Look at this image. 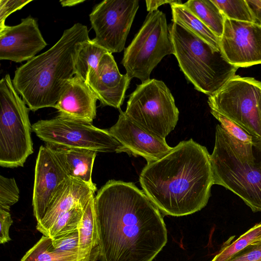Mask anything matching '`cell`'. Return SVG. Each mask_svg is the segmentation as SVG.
Masks as SVG:
<instances>
[{
	"label": "cell",
	"instance_id": "1",
	"mask_svg": "<svg viewBox=\"0 0 261 261\" xmlns=\"http://www.w3.org/2000/svg\"><path fill=\"white\" fill-rule=\"evenodd\" d=\"M94 207L99 261H152L165 246L163 215L134 183L109 180L95 196Z\"/></svg>",
	"mask_w": 261,
	"mask_h": 261
},
{
	"label": "cell",
	"instance_id": "2",
	"mask_svg": "<svg viewBox=\"0 0 261 261\" xmlns=\"http://www.w3.org/2000/svg\"><path fill=\"white\" fill-rule=\"evenodd\" d=\"M143 191L164 215L200 211L214 185L210 154L192 139L180 142L161 159L147 163L139 177Z\"/></svg>",
	"mask_w": 261,
	"mask_h": 261
},
{
	"label": "cell",
	"instance_id": "3",
	"mask_svg": "<svg viewBox=\"0 0 261 261\" xmlns=\"http://www.w3.org/2000/svg\"><path fill=\"white\" fill-rule=\"evenodd\" d=\"M89 39L87 26L75 23L49 49L16 69L13 84L30 110L55 108L66 84L75 75L80 48Z\"/></svg>",
	"mask_w": 261,
	"mask_h": 261
},
{
	"label": "cell",
	"instance_id": "4",
	"mask_svg": "<svg viewBox=\"0 0 261 261\" xmlns=\"http://www.w3.org/2000/svg\"><path fill=\"white\" fill-rule=\"evenodd\" d=\"M210 161L214 185L238 195L253 212H261V141L243 142L218 124Z\"/></svg>",
	"mask_w": 261,
	"mask_h": 261
},
{
	"label": "cell",
	"instance_id": "5",
	"mask_svg": "<svg viewBox=\"0 0 261 261\" xmlns=\"http://www.w3.org/2000/svg\"><path fill=\"white\" fill-rule=\"evenodd\" d=\"M169 27L174 55L196 90L213 95L236 75L238 68L230 64L221 50L175 22Z\"/></svg>",
	"mask_w": 261,
	"mask_h": 261
},
{
	"label": "cell",
	"instance_id": "6",
	"mask_svg": "<svg viewBox=\"0 0 261 261\" xmlns=\"http://www.w3.org/2000/svg\"><path fill=\"white\" fill-rule=\"evenodd\" d=\"M0 165L23 167L33 153L29 109L8 74L0 81Z\"/></svg>",
	"mask_w": 261,
	"mask_h": 261
},
{
	"label": "cell",
	"instance_id": "7",
	"mask_svg": "<svg viewBox=\"0 0 261 261\" xmlns=\"http://www.w3.org/2000/svg\"><path fill=\"white\" fill-rule=\"evenodd\" d=\"M124 112L135 124L165 139L174 129L179 116L169 89L163 81L154 79L137 85Z\"/></svg>",
	"mask_w": 261,
	"mask_h": 261
},
{
	"label": "cell",
	"instance_id": "8",
	"mask_svg": "<svg viewBox=\"0 0 261 261\" xmlns=\"http://www.w3.org/2000/svg\"><path fill=\"white\" fill-rule=\"evenodd\" d=\"M174 53L166 15L149 12L138 33L125 48L121 63L126 74L142 83L150 80L153 69L166 56Z\"/></svg>",
	"mask_w": 261,
	"mask_h": 261
},
{
	"label": "cell",
	"instance_id": "9",
	"mask_svg": "<svg viewBox=\"0 0 261 261\" xmlns=\"http://www.w3.org/2000/svg\"><path fill=\"white\" fill-rule=\"evenodd\" d=\"M32 130L45 144L51 146L131 155L108 129L96 127L87 121L59 115L50 119L37 121L32 125Z\"/></svg>",
	"mask_w": 261,
	"mask_h": 261
},
{
	"label": "cell",
	"instance_id": "10",
	"mask_svg": "<svg viewBox=\"0 0 261 261\" xmlns=\"http://www.w3.org/2000/svg\"><path fill=\"white\" fill-rule=\"evenodd\" d=\"M207 102L211 110L261 141V82L236 74Z\"/></svg>",
	"mask_w": 261,
	"mask_h": 261
},
{
	"label": "cell",
	"instance_id": "11",
	"mask_svg": "<svg viewBox=\"0 0 261 261\" xmlns=\"http://www.w3.org/2000/svg\"><path fill=\"white\" fill-rule=\"evenodd\" d=\"M138 8V0H105L95 5L89 15L93 40L110 53L122 51Z\"/></svg>",
	"mask_w": 261,
	"mask_h": 261
},
{
	"label": "cell",
	"instance_id": "12",
	"mask_svg": "<svg viewBox=\"0 0 261 261\" xmlns=\"http://www.w3.org/2000/svg\"><path fill=\"white\" fill-rule=\"evenodd\" d=\"M220 47L228 62L238 68L261 64V25L225 17Z\"/></svg>",
	"mask_w": 261,
	"mask_h": 261
},
{
	"label": "cell",
	"instance_id": "13",
	"mask_svg": "<svg viewBox=\"0 0 261 261\" xmlns=\"http://www.w3.org/2000/svg\"><path fill=\"white\" fill-rule=\"evenodd\" d=\"M53 150L46 145L40 147L35 168L32 206L39 222L44 216L55 194L69 178Z\"/></svg>",
	"mask_w": 261,
	"mask_h": 261
},
{
	"label": "cell",
	"instance_id": "14",
	"mask_svg": "<svg viewBox=\"0 0 261 261\" xmlns=\"http://www.w3.org/2000/svg\"><path fill=\"white\" fill-rule=\"evenodd\" d=\"M47 45L37 20L31 16L14 26L0 28V60L29 61Z\"/></svg>",
	"mask_w": 261,
	"mask_h": 261
},
{
	"label": "cell",
	"instance_id": "15",
	"mask_svg": "<svg viewBox=\"0 0 261 261\" xmlns=\"http://www.w3.org/2000/svg\"><path fill=\"white\" fill-rule=\"evenodd\" d=\"M116 123L108 130L134 156L144 158L147 163L158 161L173 149L166 139L148 133L129 120L119 109Z\"/></svg>",
	"mask_w": 261,
	"mask_h": 261
},
{
	"label": "cell",
	"instance_id": "16",
	"mask_svg": "<svg viewBox=\"0 0 261 261\" xmlns=\"http://www.w3.org/2000/svg\"><path fill=\"white\" fill-rule=\"evenodd\" d=\"M131 80L126 73H120L114 57L108 52L90 74L87 84L102 106L120 109Z\"/></svg>",
	"mask_w": 261,
	"mask_h": 261
},
{
	"label": "cell",
	"instance_id": "17",
	"mask_svg": "<svg viewBox=\"0 0 261 261\" xmlns=\"http://www.w3.org/2000/svg\"><path fill=\"white\" fill-rule=\"evenodd\" d=\"M96 190L95 184L90 185L69 177L56 192L44 217L37 222V230L45 236L63 214L77 206L85 207Z\"/></svg>",
	"mask_w": 261,
	"mask_h": 261
},
{
	"label": "cell",
	"instance_id": "18",
	"mask_svg": "<svg viewBox=\"0 0 261 261\" xmlns=\"http://www.w3.org/2000/svg\"><path fill=\"white\" fill-rule=\"evenodd\" d=\"M97 98L88 85L74 75L66 84L55 108L59 115L92 123Z\"/></svg>",
	"mask_w": 261,
	"mask_h": 261
},
{
	"label": "cell",
	"instance_id": "19",
	"mask_svg": "<svg viewBox=\"0 0 261 261\" xmlns=\"http://www.w3.org/2000/svg\"><path fill=\"white\" fill-rule=\"evenodd\" d=\"M47 145L71 178L94 185L92 172L97 151L93 150Z\"/></svg>",
	"mask_w": 261,
	"mask_h": 261
},
{
	"label": "cell",
	"instance_id": "20",
	"mask_svg": "<svg viewBox=\"0 0 261 261\" xmlns=\"http://www.w3.org/2000/svg\"><path fill=\"white\" fill-rule=\"evenodd\" d=\"M95 195L84 210L78 227L79 252L77 261H98L100 256L99 228L94 207Z\"/></svg>",
	"mask_w": 261,
	"mask_h": 261
},
{
	"label": "cell",
	"instance_id": "21",
	"mask_svg": "<svg viewBox=\"0 0 261 261\" xmlns=\"http://www.w3.org/2000/svg\"><path fill=\"white\" fill-rule=\"evenodd\" d=\"M171 8L172 22L185 27L216 49L220 50V38L191 13L183 4L172 5Z\"/></svg>",
	"mask_w": 261,
	"mask_h": 261
},
{
	"label": "cell",
	"instance_id": "22",
	"mask_svg": "<svg viewBox=\"0 0 261 261\" xmlns=\"http://www.w3.org/2000/svg\"><path fill=\"white\" fill-rule=\"evenodd\" d=\"M183 5L220 38L223 31L225 17L212 0H189Z\"/></svg>",
	"mask_w": 261,
	"mask_h": 261
},
{
	"label": "cell",
	"instance_id": "23",
	"mask_svg": "<svg viewBox=\"0 0 261 261\" xmlns=\"http://www.w3.org/2000/svg\"><path fill=\"white\" fill-rule=\"evenodd\" d=\"M108 52L93 39L84 42L76 56L75 75L87 83L90 74L96 69L101 59Z\"/></svg>",
	"mask_w": 261,
	"mask_h": 261
},
{
	"label": "cell",
	"instance_id": "24",
	"mask_svg": "<svg viewBox=\"0 0 261 261\" xmlns=\"http://www.w3.org/2000/svg\"><path fill=\"white\" fill-rule=\"evenodd\" d=\"M20 261H77V255L57 250L53 245L52 239L43 235Z\"/></svg>",
	"mask_w": 261,
	"mask_h": 261
},
{
	"label": "cell",
	"instance_id": "25",
	"mask_svg": "<svg viewBox=\"0 0 261 261\" xmlns=\"http://www.w3.org/2000/svg\"><path fill=\"white\" fill-rule=\"evenodd\" d=\"M261 241V222L241 236L231 244L222 249L211 261H229L239 252Z\"/></svg>",
	"mask_w": 261,
	"mask_h": 261
},
{
	"label": "cell",
	"instance_id": "26",
	"mask_svg": "<svg viewBox=\"0 0 261 261\" xmlns=\"http://www.w3.org/2000/svg\"><path fill=\"white\" fill-rule=\"evenodd\" d=\"M85 207L77 206L63 214L48 229L45 236L53 240L77 230Z\"/></svg>",
	"mask_w": 261,
	"mask_h": 261
},
{
	"label": "cell",
	"instance_id": "27",
	"mask_svg": "<svg viewBox=\"0 0 261 261\" xmlns=\"http://www.w3.org/2000/svg\"><path fill=\"white\" fill-rule=\"evenodd\" d=\"M225 18L255 23V17L247 0H212Z\"/></svg>",
	"mask_w": 261,
	"mask_h": 261
},
{
	"label": "cell",
	"instance_id": "28",
	"mask_svg": "<svg viewBox=\"0 0 261 261\" xmlns=\"http://www.w3.org/2000/svg\"><path fill=\"white\" fill-rule=\"evenodd\" d=\"M19 193L14 178L0 176V208L10 211V207L18 202Z\"/></svg>",
	"mask_w": 261,
	"mask_h": 261
},
{
	"label": "cell",
	"instance_id": "29",
	"mask_svg": "<svg viewBox=\"0 0 261 261\" xmlns=\"http://www.w3.org/2000/svg\"><path fill=\"white\" fill-rule=\"evenodd\" d=\"M211 113L220 122L222 127L236 139L244 143L251 144L260 141L248 134L238 125L220 113L213 110H211Z\"/></svg>",
	"mask_w": 261,
	"mask_h": 261
},
{
	"label": "cell",
	"instance_id": "30",
	"mask_svg": "<svg viewBox=\"0 0 261 261\" xmlns=\"http://www.w3.org/2000/svg\"><path fill=\"white\" fill-rule=\"evenodd\" d=\"M54 247L57 250L72 254H78V230L66 233L52 240Z\"/></svg>",
	"mask_w": 261,
	"mask_h": 261
},
{
	"label": "cell",
	"instance_id": "31",
	"mask_svg": "<svg viewBox=\"0 0 261 261\" xmlns=\"http://www.w3.org/2000/svg\"><path fill=\"white\" fill-rule=\"evenodd\" d=\"M32 0H0V28L5 26L6 19L12 13L22 9Z\"/></svg>",
	"mask_w": 261,
	"mask_h": 261
},
{
	"label": "cell",
	"instance_id": "32",
	"mask_svg": "<svg viewBox=\"0 0 261 261\" xmlns=\"http://www.w3.org/2000/svg\"><path fill=\"white\" fill-rule=\"evenodd\" d=\"M13 223L10 211L0 208V243L4 244L11 241L9 229Z\"/></svg>",
	"mask_w": 261,
	"mask_h": 261
},
{
	"label": "cell",
	"instance_id": "33",
	"mask_svg": "<svg viewBox=\"0 0 261 261\" xmlns=\"http://www.w3.org/2000/svg\"><path fill=\"white\" fill-rule=\"evenodd\" d=\"M251 246L252 248L248 251L233 257L229 261H261V241Z\"/></svg>",
	"mask_w": 261,
	"mask_h": 261
},
{
	"label": "cell",
	"instance_id": "34",
	"mask_svg": "<svg viewBox=\"0 0 261 261\" xmlns=\"http://www.w3.org/2000/svg\"><path fill=\"white\" fill-rule=\"evenodd\" d=\"M147 10L149 12H153L158 10L160 6L166 4H170V6L173 4H182L180 1L179 0H156V1H146Z\"/></svg>",
	"mask_w": 261,
	"mask_h": 261
},
{
	"label": "cell",
	"instance_id": "35",
	"mask_svg": "<svg viewBox=\"0 0 261 261\" xmlns=\"http://www.w3.org/2000/svg\"><path fill=\"white\" fill-rule=\"evenodd\" d=\"M254 14L255 23L261 25V0H247Z\"/></svg>",
	"mask_w": 261,
	"mask_h": 261
},
{
	"label": "cell",
	"instance_id": "36",
	"mask_svg": "<svg viewBox=\"0 0 261 261\" xmlns=\"http://www.w3.org/2000/svg\"><path fill=\"white\" fill-rule=\"evenodd\" d=\"M85 0H62L60 2L63 7H72L83 3Z\"/></svg>",
	"mask_w": 261,
	"mask_h": 261
}]
</instances>
